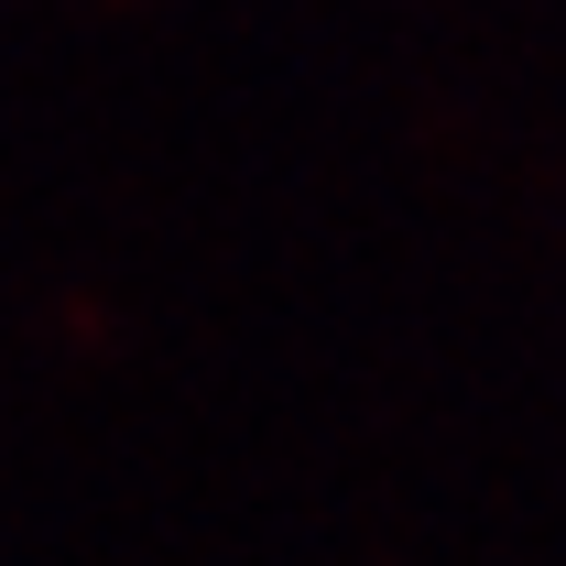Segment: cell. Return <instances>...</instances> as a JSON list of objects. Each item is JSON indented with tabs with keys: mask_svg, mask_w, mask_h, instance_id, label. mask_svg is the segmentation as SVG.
Segmentation results:
<instances>
[]
</instances>
